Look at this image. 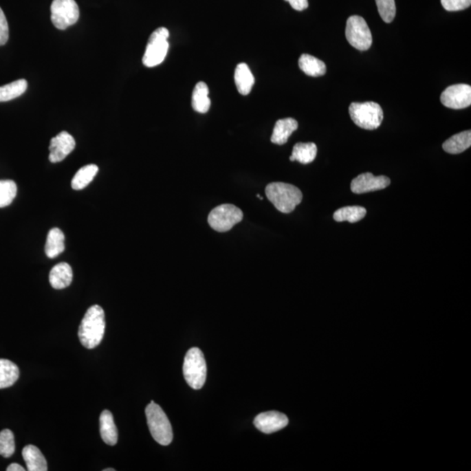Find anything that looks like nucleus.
<instances>
[{
	"mask_svg": "<svg viewBox=\"0 0 471 471\" xmlns=\"http://www.w3.org/2000/svg\"><path fill=\"white\" fill-rule=\"evenodd\" d=\"M235 84L239 94L247 96L251 93L253 85L255 83L254 76L245 63H240L235 69Z\"/></svg>",
	"mask_w": 471,
	"mask_h": 471,
	"instance_id": "18",
	"label": "nucleus"
},
{
	"mask_svg": "<svg viewBox=\"0 0 471 471\" xmlns=\"http://www.w3.org/2000/svg\"><path fill=\"white\" fill-rule=\"evenodd\" d=\"M287 415L278 411H268L256 415L254 425L259 431L265 434L275 433L287 426Z\"/></svg>",
	"mask_w": 471,
	"mask_h": 471,
	"instance_id": "12",
	"label": "nucleus"
},
{
	"mask_svg": "<svg viewBox=\"0 0 471 471\" xmlns=\"http://www.w3.org/2000/svg\"><path fill=\"white\" fill-rule=\"evenodd\" d=\"M265 194L276 209L285 214L292 212L303 198L300 188L285 183L268 184L265 188Z\"/></svg>",
	"mask_w": 471,
	"mask_h": 471,
	"instance_id": "2",
	"label": "nucleus"
},
{
	"mask_svg": "<svg viewBox=\"0 0 471 471\" xmlns=\"http://www.w3.org/2000/svg\"><path fill=\"white\" fill-rule=\"evenodd\" d=\"M375 2L382 21L386 23L394 21L396 14L395 0H375Z\"/></svg>",
	"mask_w": 471,
	"mask_h": 471,
	"instance_id": "30",
	"label": "nucleus"
},
{
	"mask_svg": "<svg viewBox=\"0 0 471 471\" xmlns=\"http://www.w3.org/2000/svg\"><path fill=\"white\" fill-rule=\"evenodd\" d=\"M76 148V140L67 132L60 133L51 140L50 160L53 164L63 161Z\"/></svg>",
	"mask_w": 471,
	"mask_h": 471,
	"instance_id": "13",
	"label": "nucleus"
},
{
	"mask_svg": "<svg viewBox=\"0 0 471 471\" xmlns=\"http://www.w3.org/2000/svg\"><path fill=\"white\" fill-rule=\"evenodd\" d=\"M65 250V236L58 228H53L48 232L45 252L48 258L54 259L61 254Z\"/></svg>",
	"mask_w": 471,
	"mask_h": 471,
	"instance_id": "21",
	"label": "nucleus"
},
{
	"mask_svg": "<svg viewBox=\"0 0 471 471\" xmlns=\"http://www.w3.org/2000/svg\"><path fill=\"white\" fill-rule=\"evenodd\" d=\"M115 470H116L115 469H106V470H104V471H115Z\"/></svg>",
	"mask_w": 471,
	"mask_h": 471,
	"instance_id": "35",
	"label": "nucleus"
},
{
	"mask_svg": "<svg viewBox=\"0 0 471 471\" xmlns=\"http://www.w3.org/2000/svg\"><path fill=\"white\" fill-rule=\"evenodd\" d=\"M298 66L307 76L311 77L322 76L327 72L326 64L309 54L301 55L298 60Z\"/></svg>",
	"mask_w": 471,
	"mask_h": 471,
	"instance_id": "20",
	"label": "nucleus"
},
{
	"mask_svg": "<svg viewBox=\"0 0 471 471\" xmlns=\"http://www.w3.org/2000/svg\"><path fill=\"white\" fill-rule=\"evenodd\" d=\"M391 184V179L385 175L375 177L372 173H363L351 183V190L355 194H364L384 190Z\"/></svg>",
	"mask_w": 471,
	"mask_h": 471,
	"instance_id": "11",
	"label": "nucleus"
},
{
	"mask_svg": "<svg viewBox=\"0 0 471 471\" xmlns=\"http://www.w3.org/2000/svg\"><path fill=\"white\" fill-rule=\"evenodd\" d=\"M243 211L233 204H222L214 208L208 217V223L214 230L226 232L243 220Z\"/></svg>",
	"mask_w": 471,
	"mask_h": 471,
	"instance_id": "7",
	"label": "nucleus"
},
{
	"mask_svg": "<svg viewBox=\"0 0 471 471\" xmlns=\"http://www.w3.org/2000/svg\"><path fill=\"white\" fill-rule=\"evenodd\" d=\"M22 456L29 471H47V463L43 454L34 445H28L22 450Z\"/></svg>",
	"mask_w": 471,
	"mask_h": 471,
	"instance_id": "17",
	"label": "nucleus"
},
{
	"mask_svg": "<svg viewBox=\"0 0 471 471\" xmlns=\"http://www.w3.org/2000/svg\"><path fill=\"white\" fill-rule=\"evenodd\" d=\"M441 3L446 11L457 12L469 8L471 0H441Z\"/></svg>",
	"mask_w": 471,
	"mask_h": 471,
	"instance_id": "31",
	"label": "nucleus"
},
{
	"mask_svg": "<svg viewBox=\"0 0 471 471\" xmlns=\"http://www.w3.org/2000/svg\"><path fill=\"white\" fill-rule=\"evenodd\" d=\"M8 471H25V468H23L21 464L18 463H12L10 464L8 466V469H6Z\"/></svg>",
	"mask_w": 471,
	"mask_h": 471,
	"instance_id": "34",
	"label": "nucleus"
},
{
	"mask_svg": "<svg viewBox=\"0 0 471 471\" xmlns=\"http://www.w3.org/2000/svg\"><path fill=\"white\" fill-rule=\"evenodd\" d=\"M51 21L54 27L65 30L80 18L79 6L74 0H54L51 5Z\"/></svg>",
	"mask_w": 471,
	"mask_h": 471,
	"instance_id": "9",
	"label": "nucleus"
},
{
	"mask_svg": "<svg viewBox=\"0 0 471 471\" xmlns=\"http://www.w3.org/2000/svg\"><path fill=\"white\" fill-rule=\"evenodd\" d=\"M346 37L349 43L357 50L366 51L372 45L371 31L365 19L353 15L347 19Z\"/></svg>",
	"mask_w": 471,
	"mask_h": 471,
	"instance_id": "8",
	"label": "nucleus"
},
{
	"mask_svg": "<svg viewBox=\"0 0 471 471\" xmlns=\"http://www.w3.org/2000/svg\"><path fill=\"white\" fill-rule=\"evenodd\" d=\"M298 124L294 118L278 120L276 122L271 141L272 144L283 145L287 144L292 133L297 131Z\"/></svg>",
	"mask_w": 471,
	"mask_h": 471,
	"instance_id": "15",
	"label": "nucleus"
},
{
	"mask_svg": "<svg viewBox=\"0 0 471 471\" xmlns=\"http://www.w3.org/2000/svg\"><path fill=\"white\" fill-rule=\"evenodd\" d=\"M170 32L167 28L157 29L149 37L147 47H146L142 63L148 67H154L164 63L166 58L168 47V39Z\"/></svg>",
	"mask_w": 471,
	"mask_h": 471,
	"instance_id": "6",
	"label": "nucleus"
},
{
	"mask_svg": "<svg viewBox=\"0 0 471 471\" xmlns=\"http://www.w3.org/2000/svg\"><path fill=\"white\" fill-rule=\"evenodd\" d=\"M50 281L52 287L61 290L69 287L73 281V270L67 263H60L51 270Z\"/></svg>",
	"mask_w": 471,
	"mask_h": 471,
	"instance_id": "14",
	"label": "nucleus"
},
{
	"mask_svg": "<svg viewBox=\"0 0 471 471\" xmlns=\"http://www.w3.org/2000/svg\"><path fill=\"white\" fill-rule=\"evenodd\" d=\"M183 369L185 381L190 388L196 391L203 388L206 381L207 366L202 351L197 347L188 350Z\"/></svg>",
	"mask_w": 471,
	"mask_h": 471,
	"instance_id": "4",
	"label": "nucleus"
},
{
	"mask_svg": "<svg viewBox=\"0 0 471 471\" xmlns=\"http://www.w3.org/2000/svg\"><path fill=\"white\" fill-rule=\"evenodd\" d=\"M105 313L98 305L87 311L79 328V339L83 347L93 349L102 342L105 333Z\"/></svg>",
	"mask_w": 471,
	"mask_h": 471,
	"instance_id": "1",
	"label": "nucleus"
},
{
	"mask_svg": "<svg viewBox=\"0 0 471 471\" xmlns=\"http://www.w3.org/2000/svg\"><path fill=\"white\" fill-rule=\"evenodd\" d=\"M366 210L360 206H347L340 208L333 214L336 222L357 223L365 217Z\"/></svg>",
	"mask_w": 471,
	"mask_h": 471,
	"instance_id": "25",
	"label": "nucleus"
},
{
	"mask_svg": "<svg viewBox=\"0 0 471 471\" xmlns=\"http://www.w3.org/2000/svg\"><path fill=\"white\" fill-rule=\"evenodd\" d=\"M19 370L11 360L0 359V389L9 388L18 381Z\"/></svg>",
	"mask_w": 471,
	"mask_h": 471,
	"instance_id": "24",
	"label": "nucleus"
},
{
	"mask_svg": "<svg viewBox=\"0 0 471 471\" xmlns=\"http://www.w3.org/2000/svg\"><path fill=\"white\" fill-rule=\"evenodd\" d=\"M285 1L289 2L292 8L296 11H304V10L308 8V0H285Z\"/></svg>",
	"mask_w": 471,
	"mask_h": 471,
	"instance_id": "33",
	"label": "nucleus"
},
{
	"mask_svg": "<svg viewBox=\"0 0 471 471\" xmlns=\"http://www.w3.org/2000/svg\"><path fill=\"white\" fill-rule=\"evenodd\" d=\"M317 155V146L313 142H298L292 149V154L290 157L292 162L298 161L302 164H311L314 161Z\"/></svg>",
	"mask_w": 471,
	"mask_h": 471,
	"instance_id": "23",
	"label": "nucleus"
},
{
	"mask_svg": "<svg viewBox=\"0 0 471 471\" xmlns=\"http://www.w3.org/2000/svg\"><path fill=\"white\" fill-rule=\"evenodd\" d=\"M193 108L195 111L200 113H207L210 108L209 87L203 81H200L195 87L193 94Z\"/></svg>",
	"mask_w": 471,
	"mask_h": 471,
	"instance_id": "22",
	"label": "nucleus"
},
{
	"mask_svg": "<svg viewBox=\"0 0 471 471\" xmlns=\"http://www.w3.org/2000/svg\"><path fill=\"white\" fill-rule=\"evenodd\" d=\"M9 39V28L8 19L4 12L0 8V45H4Z\"/></svg>",
	"mask_w": 471,
	"mask_h": 471,
	"instance_id": "32",
	"label": "nucleus"
},
{
	"mask_svg": "<svg viewBox=\"0 0 471 471\" xmlns=\"http://www.w3.org/2000/svg\"><path fill=\"white\" fill-rule=\"evenodd\" d=\"M17 185L12 180H0V208L10 206L17 196Z\"/></svg>",
	"mask_w": 471,
	"mask_h": 471,
	"instance_id": "28",
	"label": "nucleus"
},
{
	"mask_svg": "<svg viewBox=\"0 0 471 471\" xmlns=\"http://www.w3.org/2000/svg\"><path fill=\"white\" fill-rule=\"evenodd\" d=\"M441 102L452 109H466L471 105V87L457 84L447 87L441 94Z\"/></svg>",
	"mask_w": 471,
	"mask_h": 471,
	"instance_id": "10",
	"label": "nucleus"
},
{
	"mask_svg": "<svg viewBox=\"0 0 471 471\" xmlns=\"http://www.w3.org/2000/svg\"><path fill=\"white\" fill-rule=\"evenodd\" d=\"M99 168L96 164L86 165L77 171L72 180L74 190H80L86 188L94 180Z\"/></svg>",
	"mask_w": 471,
	"mask_h": 471,
	"instance_id": "26",
	"label": "nucleus"
},
{
	"mask_svg": "<svg viewBox=\"0 0 471 471\" xmlns=\"http://www.w3.org/2000/svg\"><path fill=\"white\" fill-rule=\"evenodd\" d=\"M100 430L104 443L113 446L118 441V430L111 412L104 410L100 417Z\"/></svg>",
	"mask_w": 471,
	"mask_h": 471,
	"instance_id": "16",
	"label": "nucleus"
},
{
	"mask_svg": "<svg viewBox=\"0 0 471 471\" xmlns=\"http://www.w3.org/2000/svg\"><path fill=\"white\" fill-rule=\"evenodd\" d=\"M349 111L355 124L366 131L378 129L383 121V110L376 102H353Z\"/></svg>",
	"mask_w": 471,
	"mask_h": 471,
	"instance_id": "5",
	"label": "nucleus"
},
{
	"mask_svg": "<svg viewBox=\"0 0 471 471\" xmlns=\"http://www.w3.org/2000/svg\"><path fill=\"white\" fill-rule=\"evenodd\" d=\"M145 412L149 431L155 441L162 446L171 444L173 440V431L170 420L160 406L152 401Z\"/></svg>",
	"mask_w": 471,
	"mask_h": 471,
	"instance_id": "3",
	"label": "nucleus"
},
{
	"mask_svg": "<svg viewBox=\"0 0 471 471\" xmlns=\"http://www.w3.org/2000/svg\"><path fill=\"white\" fill-rule=\"evenodd\" d=\"M28 81L21 79L0 87V102H9L22 96L27 91Z\"/></svg>",
	"mask_w": 471,
	"mask_h": 471,
	"instance_id": "27",
	"label": "nucleus"
},
{
	"mask_svg": "<svg viewBox=\"0 0 471 471\" xmlns=\"http://www.w3.org/2000/svg\"><path fill=\"white\" fill-rule=\"evenodd\" d=\"M471 145V131H466L459 133V134L451 136L443 144L445 152L449 154H461L469 149Z\"/></svg>",
	"mask_w": 471,
	"mask_h": 471,
	"instance_id": "19",
	"label": "nucleus"
},
{
	"mask_svg": "<svg viewBox=\"0 0 471 471\" xmlns=\"http://www.w3.org/2000/svg\"><path fill=\"white\" fill-rule=\"evenodd\" d=\"M15 452L14 433L10 430L0 432V456L11 457Z\"/></svg>",
	"mask_w": 471,
	"mask_h": 471,
	"instance_id": "29",
	"label": "nucleus"
}]
</instances>
